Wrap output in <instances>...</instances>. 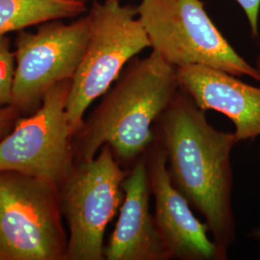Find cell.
I'll use <instances>...</instances> for the list:
<instances>
[{
	"instance_id": "6da1fadb",
	"label": "cell",
	"mask_w": 260,
	"mask_h": 260,
	"mask_svg": "<svg viewBox=\"0 0 260 260\" xmlns=\"http://www.w3.org/2000/svg\"><path fill=\"white\" fill-rule=\"evenodd\" d=\"M153 133L165 151L172 183L205 218L214 241L229 251L236 239L231 159L238 143L234 132L216 129L179 88Z\"/></svg>"
},
{
	"instance_id": "7a4b0ae2",
	"label": "cell",
	"mask_w": 260,
	"mask_h": 260,
	"mask_svg": "<svg viewBox=\"0 0 260 260\" xmlns=\"http://www.w3.org/2000/svg\"><path fill=\"white\" fill-rule=\"evenodd\" d=\"M178 90L177 69L157 52L134 57L74 135L75 163L92 159L108 145L128 171L148 152L153 125Z\"/></svg>"
},
{
	"instance_id": "3957f363",
	"label": "cell",
	"mask_w": 260,
	"mask_h": 260,
	"mask_svg": "<svg viewBox=\"0 0 260 260\" xmlns=\"http://www.w3.org/2000/svg\"><path fill=\"white\" fill-rule=\"evenodd\" d=\"M87 16L89 42L66 108L73 137L82 126L89 106L111 88L125 65L150 47L137 6L121 4V0H95Z\"/></svg>"
},
{
	"instance_id": "277c9868",
	"label": "cell",
	"mask_w": 260,
	"mask_h": 260,
	"mask_svg": "<svg viewBox=\"0 0 260 260\" xmlns=\"http://www.w3.org/2000/svg\"><path fill=\"white\" fill-rule=\"evenodd\" d=\"M137 8L150 47L170 65L205 66L260 82L257 69L223 37L201 0H141Z\"/></svg>"
},
{
	"instance_id": "5b68a950",
	"label": "cell",
	"mask_w": 260,
	"mask_h": 260,
	"mask_svg": "<svg viewBox=\"0 0 260 260\" xmlns=\"http://www.w3.org/2000/svg\"><path fill=\"white\" fill-rule=\"evenodd\" d=\"M63 218L57 186L0 172V260H67Z\"/></svg>"
},
{
	"instance_id": "8992f818",
	"label": "cell",
	"mask_w": 260,
	"mask_h": 260,
	"mask_svg": "<svg viewBox=\"0 0 260 260\" xmlns=\"http://www.w3.org/2000/svg\"><path fill=\"white\" fill-rule=\"evenodd\" d=\"M128 171L114 157L108 145L89 160L75 163L58 187L63 217L69 228L67 260H103L104 234L120 210L122 182Z\"/></svg>"
},
{
	"instance_id": "52a82bcc",
	"label": "cell",
	"mask_w": 260,
	"mask_h": 260,
	"mask_svg": "<svg viewBox=\"0 0 260 260\" xmlns=\"http://www.w3.org/2000/svg\"><path fill=\"white\" fill-rule=\"evenodd\" d=\"M89 36L87 15L72 23L53 19L39 24L35 32L27 29L18 32L12 105L21 116L37 111L56 84L74 79Z\"/></svg>"
},
{
	"instance_id": "ba28073f",
	"label": "cell",
	"mask_w": 260,
	"mask_h": 260,
	"mask_svg": "<svg viewBox=\"0 0 260 260\" xmlns=\"http://www.w3.org/2000/svg\"><path fill=\"white\" fill-rule=\"evenodd\" d=\"M73 79L53 86L37 111L21 116L0 140V172L13 171L59 187L75 167L67 103Z\"/></svg>"
},
{
	"instance_id": "9c48e42d",
	"label": "cell",
	"mask_w": 260,
	"mask_h": 260,
	"mask_svg": "<svg viewBox=\"0 0 260 260\" xmlns=\"http://www.w3.org/2000/svg\"><path fill=\"white\" fill-rule=\"evenodd\" d=\"M146 160L155 203L153 216L170 259H228V251L209 237L208 225L196 217L185 197L172 183L165 151L155 137Z\"/></svg>"
},
{
	"instance_id": "30bf717a",
	"label": "cell",
	"mask_w": 260,
	"mask_h": 260,
	"mask_svg": "<svg viewBox=\"0 0 260 260\" xmlns=\"http://www.w3.org/2000/svg\"><path fill=\"white\" fill-rule=\"evenodd\" d=\"M120 216L107 246V260H170L153 214L146 155L130 168L122 182Z\"/></svg>"
},
{
	"instance_id": "8fae6325",
	"label": "cell",
	"mask_w": 260,
	"mask_h": 260,
	"mask_svg": "<svg viewBox=\"0 0 260 260\" xmlns=\"http://www.w3.org/2000/svg\"><path fill=\"white\" fill-rule=\"evenodd\" d=\"M179 88L204 111L222 113L233 121L237 142L260 136V88L205 66L177 68Z\"/></svg>"
},
{
	"instance_id": "7c38bea8",
	"label": "cell",
	"mask_w": 260,
	"mask_h": 260,
	"mask_svg": "<svg viewBox=\"0 0 260 260\" xmlns=\"http://www.w3.org/2000/svg\"><path fill=\"white\" fill-rule=\"evenodd\" d=\"M86 3L70 0H0V36L53 19L83 15Z\"/></svg>"
},
{
	"instance_id": "4fadbf2b",
	"label": "cell",
	"mask_w": 260,
	"mask_h": 260,
	"mask_svg": "<svg viewBox=\"0 0 260 260\" xmlns=\"http://www.w3.org/2000/svg\"><path fill=\"white\" fill-rule=\"evenodd\" d=\"M15 70V51L9 36H0V109L13 103Z\"/></svg>"
},
{
	"instance_id": "5bb4252c",
	"label": "cell",
	"mask_w": 260,
	"mask_h": 260,
	"mask_svg": "<svg viewBox=\"0 0 260 260\" xmlns=\"http://www.w3.org/2000/svg\"><path fill=\"white\" fill-rule=\"evenodd\" d=\"M241 7L248 19L251 29V37L254 40L259 38L258 19H259L260 0H235Z\"/></svg>"
},
{
	"instance_id": "9a60e30c",
	"label": "cell",
	"mask_w": 260,
	"mask_h": 260,
	"mask_svg": "<svg viewBox=\"0 0 260 260\" xmlns=\"http://www.w3.org/2000/svg\"><path fill=\"white\" fill-rule=\"evenodd\" d=\"M20 117V112L13 105L0 109V140L3 139L14 129Z\"/></svg>"
},
{
	"instance_id": "2e32d148",
	"label": "cell",
	"mask_w": 260,
	"mask_h": 260,
	"mask_svg": "<svg viewBox=\"0 0 260 260\" xmlns=\"http://www.w3.org/2000/svg\"><path fill=\"white\" fill-rule=\"evenodd\" d=\"M251 236L253 237V238H256V239H260V228L258 229H255V230H253L252 232H251Z\"/></svg>"
},
{
	"instance_id": "e0dca14e",
	"label": "cell",
	"mask_w": 260,
	"mask_h": 260,
	"mask_svg": "<svg viewBox=\"0 0 260 260\" xmlns=\"http://www.w3.org/2000/svg\"><path fill=\"white\" fill-rule=\"evenodd\" d=\"M256 69H257V71H258V73H259L260 75V54L257 57V59H256V67H255Z\"/></svg>"
},
{
	"instance_id": "ac0fdd59",
	"label": "cell",
	"mask_w": 260,
	"mask_h": 260,
	"mask_svg": "<svg viewBox=\"0 0 260 260\" xmlns=\"http://www.w3.org/2000/svg\"><path fill=\"white\" fill-rule=\"evenodd\" d=\"M70 1H78V2H84V3H86L87 0H70Z\"/></svg>"
}]
</instances>
